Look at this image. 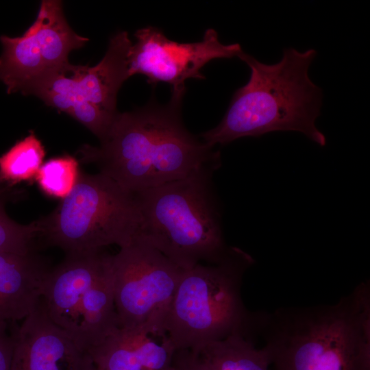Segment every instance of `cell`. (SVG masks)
I'll return each instance as SVG.
<instances>
[{"instance_id": "cell-1", "label": "cell", "mask_w": 370, "mask_h": 370, "mask_svg": "<svg viewBox=\"0 0 370 370\" xmlns=\"http://www.w3.org/2000/svg\"><path fill=\"white\" fill-rule=\"evenodd\" d=\"M183 97L172 96L161 106H147L117 114L99 147L84 145L82 160L95 163L130 193L186 177L210 164H220L219 151L185 127L181 116Z\"/></svg>"}, {"instance_id": "cell-12", "label": "cell", "mask_w": 370, "mask_h": 370, "mask_svg": "<svg viewBox=\"0 0 370 370\" xmlns=\"http://www.w3.org/2000/svg\"><path fill=\"white\" fill-rule=\"evenodd\" d=\"M12 328V370H95L88 352L49 317L42 300Z\"/></svg>"}, {"instance_id": "cell-15", "label": "cell", "mask_w": 370, "mask_h": 370, "mask_svg": "<svg viewBox=\"0 0 370 370\" xmlns=\"http://www.w3.org/2000/svg\"><path fill=\"white\" fill-rule=\"evenodd\" d=\"M209 370H269L271 361L263 347L252 340L234 334L212 343L198 353Z\"/></svg>"}, {"instance_id": "cell-14", "label": "cell", "mask_w": 370, "mask_h": 370, "mask_svg": "<svg viewBox=\"0 0 370 370\" xmlns=\"http://www.w3.org/2000/svg\"><path fill=\"white\" fill-rule=\"evenodd\" d=\"M51 269L37 252H0V325L24 319L36 308Z\"/></svg>"}, {"instance_id": "cell-19", "label": "cell", "mask_w": 370, "mask_h": 370, "mask_svg": "<svg viewBox=\"0 0 370 370\" xmlns=\"http://www.w3.org/2000/svg\"><path fill=\"white\" fill-rule=\"evenodd\" d=\"M173 367V370H209L200 355L188 349L175 351Z\"/></svg>"}, {"instance_id": "cell-20", "label": "cell", "mask_w": 370, "mask_h": 370, "mask_svg": "<svg viewBox=\"0 0 370 370\" xmlns=\"http://www.w3.org/2000/svg\"><path fill=\"white\" fill-rule=\"evenodd\" d=\"M8 325H0V370H12L13 339L12 334H8Z\"/></svg>"}, {"instance_id": "cell-3", "label": "cell", "mask_w": 370, "mask_h": 370, "mask_svg": "<svg viewBox=\"0 0 370 370\" xmlns=\"http://www.w3.org/2000/svg\"><path fill=\"white\" fill-rule=\"evenodd\" d=\"M316 56L314 49L286 48L280 61L268 64L242 51L237 58L249 68V80L236 90L221 122L201 134L203 141L214 147L245 136L296 131L324 146L325 137L315 125L323 92L308 75Z\"/></svg>"}, {"instance_id": "cell-18", "label": "cell", "mask_w": 370, "mask_h": 370, "mask_svg": "<svg viewBox=\"0 0 370 370\" xmlns=\"http://www.w3.org/2000/svg\"><path fill=\"white\" fill-rule=\"evenodd\" d=\"M7 199L0 188V252L25 254L38 252L40 243L39 221L27 225L12 220L5 211Z\"/></svg>"}, {"instance_id": "cell-21", "label": "cell", "mask_w": 370, "mask_h": 370, "mask_svg": "<svg viewBox=\"0 0 370 370\" xmlns=\"http://www.w3.org/2000/svg\"><path fill=\"white\" fill-rule=\"evenodd\" d=\"M95 370H98V369H96Z\"/></svg>"}, {"instance_id": "cell-10", "label": "cell", "mask_w": 370, "mask_h": 370, "mask_svg": "<svg viewBox=\"0 0 370 370\" xmlns=\"http://www.w3.org/2000/svg\"><path fill=\"white\" fill-rule=\"evenodd\" d=\"M134 37L136 42L128 54L130 77L145 75L151 86L167 83L171 86V95L175 97H184L187 79L206 78L201 70L209 62L238 57L243 51L238 43L221 42L212 28L206 30L201 40L190 43L171 40L151 26L138 29Z\"/></svg>"}, {"instance_id": "cell-8", "label": "cell", "mask_w": 370, "mask_h": 370, "mask_svg": "<svg viewBox=\"0 0 370 370\" xmlns=\"http://www.w3.org/2000/svg\"><path fill=\"white\" fill-rule=\"evenodd\" d=\"M0 42V80L8 93L25 95L35 84L69 67L70 52L84 47L88 39L71 28L62 1L44 0L35 21L21 36L2 35Z\"/></svg>"}, {"instance_id": "cell-2", "label": "cell", "mask_w": 370, "mask_h": 370, "mask_svg": "<svg viewBox=\"0 0 370 370\" xmlns=\"http://www.w3.org/2000/svg\"><path fill=\"white\" fill-rule=\"evenodd\" d=\"M370 286L336 304L258 312L257 333L275 370H370Z\"/></svg>"}, {"instance_id": "cell-4", "label": "cell", "mask_w": 370, "mask_h": 370, "mask_svg": "<svg viewBox=\"0 0 370 370\" xmlns=\"http://www.w3.org/2000/svg\"><path fill=\"white\" fill-rule=\"evenodd\" d=\"M220 164L134 194L141 217L138 236L182 270L217 264L232 251L223 238L212 175Z\"/></svg>"}, {"instance_id": "cell-16", "label": "cell", "mask_w": 370, "mask_h": 370, "mask_svg": "<svg viewBox=\"0 0 370 370\" xmlns=\"http://www.w3.org/2000/svg\"><path fill=\"white\" fill-rule=\"evenodd\" d=\"M45 156L41 141L31 132L0 156V183L12 186L36 179Z\"/></svg>"}, {"instance_id": "cell-11", "label": "cell", "mask_w": 370, "mask_h": 370, "mask_svg": "<svg viewBox=\"0 0 370 370\" xmlns=\"http://www.w3.org/2000/svg\"><path fill=\"white\" fill-rule=\"evenodd\" d=\"M132 42L127 32L110 38L107 51L94 66L71 64L32 86L26 95L39 97L48 106L67 113L75 104L90 103L116 116V98L130 78L128 54Z\"/></svg>"}, {"instance_id": "cell-13", "label": "cell", "mask_w": 370, "mask_h": 370, "mask_svg": "<svg viewBox=\"0 0 370 370\" xmlns=\"http://www.w3.org/2000/svg\"><path fill=\"white\" fill-rule=\"evenodd\" d=\"M164 315L131 327H119L88 353L98 370H173L175 349Z\"/></svg>"}, {"instance_id": "cell-5", "label": "cell", "mask_w": 370, "mask_h": 370, "mask_svg": "<svg viewBox=\"0 0 370 370\" xmlns=\"http://www.w3.org/2000/svg\"><path fill=\"white\" fill-rule=\"evenodd\" d=\"M253 258L239 248L217 264H197L183 270L164 325L175 349L199 353L206 345L239 334L252 340L257 312L241 295L245 272Z\"/></svg>"}, {"instance_id": "cell-17", "label": "cell", "mask_w": 370, "mask_h": 370, "mask_svg": "<svg viewBox=\"0 0 370 370\" xmlns=\"http://www.w3.org/2000/svg\"><path fill=\"white\" fill-rule=\"evenodd\" d=\"M77 160L69 155L47 160L40 166L36 180L47 196L63 199L74 188L80 174Z\"/></svg>"}, {"instance_id": "cell-7", "label": "cell", "mask_w": 370, "mask_h": 370, "mask_svg": "<svg viewBox=\"0 0 370 370\" xmlns=\"http://www.w3.org/2000/svg\"><path fill=\"white\" fill-rule=\"evenodd\" d=\"M112 256L103 249L66 254L44 286L49 317L87 352L119 328Z\"/></svg>"}, {"instance_id": "cell-9", "label": "cell", "mask_w": 370, "mask_h": 370, "mask_svg": "<svg viewBox=\"0 0 370 370\" xmlns=\"http://www.w3.org/2000/svg\"><path fill=\"white\" fill-rule=\"evenodd\" d=\"M119 327L164 315L183 270L139 236L112 256Z\"/></svg>"}, {"instance_id": "cell-6", "label": "cell", "mask_w": 370, "mask_h": 370, "mask_svg": "<svg viewBox=\"0 0 370 370\" xmlns=\"http://www.w3.org/2000/svg\"><path fill=\"white\" fill-rule=\"evenodd\" d=\"M38 221L42 247L66 254L122 247L138 235L141 224L134 194L101 173L82 172L71 192Z\"/></svg>"}]
</instances>
